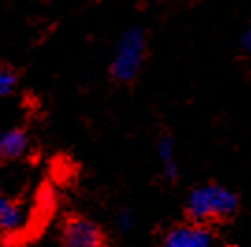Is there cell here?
I'll return each mask as SVG.
<instances>
[{
	"label": "cell",
	"mask_w": 251,
	"mask_h": 247,
	"mask_svg": "<svg viewBox=\"0 0 251 247\" xmlns=\"http://www.w3.org/2000/svg\"><path fill=\"white\" fill-rule=\"evenodd\" d=\"M147 54V37L142 28H128L119 37L110 63V74L117 82H132Z\"/></svg>",
	"instance_id": "1"
},
{
	"label": "cell",
	"mask_w": 251,
	"mask_h": 247,
	"mask_svg": "<svg viewBox=\"0 0 251 247\" xmlns=\"http://www.w3.org/2000/svg\"><path fill=\"white\" fill-rule=\"evenodd\" d=\"M238 206V197L224 186L206 184L196 188L186 201V212L194 221H206L231 216Z\"/></svg>",
	"instance_id": "2"
},
{
	"label": "cell",
	"mask_w": 251,
	"mask_h": 247,
	"mask_svg": "<svg viewBox=\"0 0 251 247\" xmlns=\"http://www.w3.org/2000/svg\"><path fill=\"white\" fill-rule=\"evenodd\" d=\"M62 247H106V244L97 223L82 216H73L62 229Z\"/></svg>",
	"instance_id": "3"
},
{
	"label": "cell",
	"mask_w": 251,
	"mask_h": 247,
	"mask_svg": "<svg viewBox=\"0 0 251 247\" xmlns=\"http://www.w3.org/2000/svg\"><path fill=\"white\" fill-rule=\"evenodd\" d=\"M164 247H212V236L199 225H179L164 236Z\"/></svg>",
	"instance_id": "4"
},
{
	"label": "cell",
	"mask_w": 251,
	"mask_h": 247,
	"mask_svg": "<svg viewBox=\"0 0 251 247\" xmlns=\"http://www.w3.org/2000/svg\"><path fill=\"white\" fill-rule=\"evenodd\" d=\"M28 136L23 128H9L0 134V162L15 160L25 154Z\"/></svg>",
	"instance_id": "5"
},
{
	"label": "cell",
	"mask_w": 251,
	"mask_h": 247,
	"mask_svg": "<svg viewBox=\"0 0 251 247\" xmlns=\"http://www.w3.org/2000/svg\"><path fill=\"white\" fill-rule=\"evenodd\" d=\"M23 223V212L17 204L9 199L8 195L2 194L0 190V229L15 230Z\"/></svg>",
	"instance_id": "6"
},
{
	"label": "cell",
	"mask_w": 251,
	"mask_h": 247,
	"mask_svg": "<svg viewBox=\"0 0 251 247\" xmlns=\"http://www.w3.org/2000/svg\"><path fill=\"white\" fill-rule=\"evenodd\" d=\"M158 158L162 162V169H164V176L168 180H175L179 175V169L175 164V145L170 136H162L158 141Z\"/></svg>",
	"instance_id": "7"
},
{
	"label": "cell",
	"mask_w": 251,
	"mask_h": 247,
	"mask_svg": "<svg viewBox=\"0 0 251 247\" xmlns=\"http://www.w3.org/2000/svg\"><path fill=\"white\" fill-rule=\"evenodd\" d=\"M17 86V73L11 67H0V99L8 97Z\"/></svg>",
	"instance_id": "8"
},
{
	"label": "cell",
	"mask_w": 251,
	"mask_h": 247,
	"mask_svg": "<svg viewBox=\"0 0 251 247\" xmlns=\"http://www.w3.org/2000/svg\"><path fill=\"white\" fill-rule=\"evenodd\" d=\"M117 227L121 230H128L132 227V223H134V216H132V212L128 210V208H121L119 214H117Z\"/></svg>",
	"instance_id": "9"
},
{
	"label": "cell",
	"mask_w": 251,
	"mask_h": 247,
	"mask_svg": "<svg viewBox=\"0 0 251 247\" xmlns=\"http://www.w3.org/2000/svg\"><path fill=\"white\" fill-rule=\"evenodd\" d=\"M242 49L246 52L251 54V25L246 28V32L242 34Z\"/></svg>",
	"instance_id": "10"
}]
</instances>
